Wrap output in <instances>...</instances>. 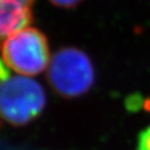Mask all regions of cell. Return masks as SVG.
<instances>
[{"label": "cell", "instance_id": "obj_1", "mask_svg": "<svg viewBox=\"0 0 150 150\" xmlns=\"http://www.w3.org/2000/svg\"><path fill=\"white\" fill-rule=\"evenodd\" d=\"M46 104L43 87L29 76H9L1 81L0 110L2 118L14 126H21L40 115Z\"/></svg>", "mask_w": 150, "mask_h": 150}, {"label": "cell", "instance_id": "obj_2", "mask_svg": "<svg viewBox=\"0 0 150 150\" xmlns=\"http://www.w3.org/2000/svg\"><path fill=\"white\" fill-rule=\"evenodd\" d=\"M94 68L89 56L76 48H64L50 59L47 78L52 89L66 98L87 93L94 83Z\"/></svg>", "mask_w": 150, "mask_h": 150}, {"label": "cell", "instance_id": "obj_3", "mask_svg": "<svg viewBox=\"0 0 150 150\" xmlns=\"http://www.w3.org/2000/svg\"><path fill=\"white\" fill-rule=\"evenodd\" d=\"M49 48L45 35L33 27L9 35L2 44V62L19 75L33 76L48 68Z\"/></svg>", "mask_w": 150, "mask_h": 150}, {"label": "cell", "instance_id": "obj_4", "mask_svg": "<svg viewBox=\"0 0 150 150\" xmlns=\"http://www.w3.org/2000/svg\"><path fill=\"white\" fill-rule=\"evenodd\" d=\"M35 0H0V33L3 39L25 29L33 20L30 7Z\"/></svg>", "mask_w": 150, "mask_h": 150}, {"label": "cell", "instance_id": "obj_5", "mask_svg": "<svg viewBox=\"0 0 150 150\" xmlns=\"http://www.w3.org/2000/svg\"><path fill=\"white\" fill-rule=\"evenodd\" d=\"M137 150H150V126L144 129L139 136Z\"/></svg>", "mask_w": 150, "mask_h": 150}, {"label": "cell", "instance_id": "obj_6", "mask_svg": "<svg viewBox=\"0 0 150 150\" xmlns=\"http://www.w3.org/2000/svg\"><path fill=\"white\" fill-rule=\"evenodd\" d=\"M52 4L55 6L59 7H65V8H69V7H73L75 5L79 3L81 0H49Z\"/></svg>", "mask_w": 150, "mask_h": 150}]
</instances>
